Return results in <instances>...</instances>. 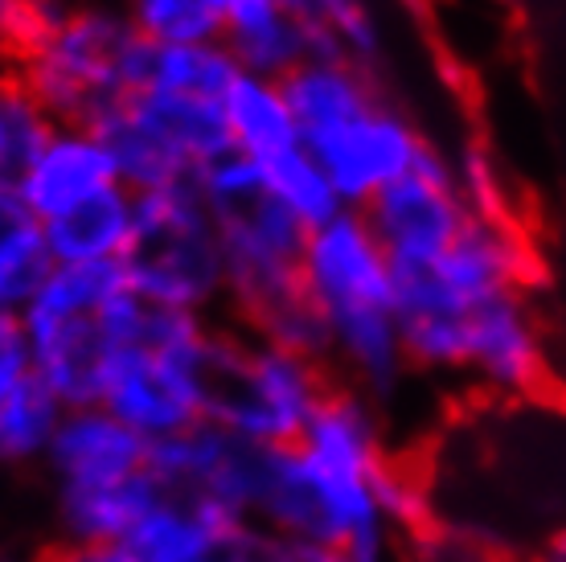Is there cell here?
<instances>
[{
	"label": "cell",
	"instance_id": "obj_1",
	"mask_svg": "<svg viewBox=\"0 0 566 562\" xmlns=\"http://www.w3.org/2000/svg\"><path fill=\"white\" fill-rule=\"evenodd\" d=\"M431 492L390 439V415L333 382L296 448L268 451L251 530L296 562H402L427 534Z\"/></svg>",
	"mask_w": 566,
	"mask_h": 562
},
{
	"label": "cell",
	"instance_id": "obj_2",
	"mask_svg": "<svg viewBox=\"0 0 566 562\" xmlns=\"http://www.w3.org/2000/svg\"><path fill=\"white\" fill-rule=\"evenodd\" d=\"M300 292L325 321L333 378L390 415L415 374L402 350L395 268L366 214L340 210L333 222L308 230Z\"/></svg>",
	"mask_w": 566,
	"mask_h": 562
},
{
	"label": "cell",
	"instance_id": "obj_3",
	"mask_svg": "<svg viewBox=\"0 0 566 562\" xmlns=\"http://www.w3.org/2000/svg\"><path fill=\"white\" fill-rule=\"evenodd\" d=\"M218 321L156 309L128 288L107 309L112 353L103 366L99 407L148 444H165L210 423Z\"/></svg>",
	"mask_w": 566,
	"mask_h": 562
},
{
	"label": "cell",
	"instance_id": "obj_4",
	"mask_svg": "<svg viewBox=\"0 0 566 562\" xmlns=\"http://www.w3.org/2000/svg\"><path fill=\"white\" fill-rule=\"evenodd\" d=\"M144 50L119 0H38L13 71L54 124H95L140 86Z\"/></svg>",
	"mask_w": 566,
	"mask_h": 562
},
{
	"label": "cell",
	"instance_id": "obj_5",
	"mask_svg": "<svg viewBox=\"0 0 566 562\" xmlns=\"http://www.w3.org/2000/svg\"><path fill=\"white\" fill-rule=\"evenodd\" d=\"M193 181L206 197L227 263V316L242 329H259L300 295L308 226L271 197L251 156H218Z\"/></svg>",
	"mask_w": 566,
	"mask_h": 562
},
{
	"label": "cell",
	"instance_id": "obj_6",
	"mask_svg": "<svg viewBox=\"0 0 566 562\" xmlns=\"http://www.w3.org/2000/svg\"><path fill=\"white\" fill-rule=\"evenodd\" d=\"M57 542H124L156 501L153 444L103 407H71L42 465Z\"/></svg>",
	"mask_w": 566,
	"mask_h": 562
},
{
	"label": "cell",
	"instance_id": "obj_7",
	"mask_svg": "<svg viewBox=\"0 0 566 562\" xmlns=\"http://www.w3.org/2000/svg\"><path fill=\"white\" fill-rule=\"evenodd\" d=\"M333 370L259 337L230 316L213 333L210 423L263 451L296 448L316 407L333 391Z\"/></svg>",
	"mask_w": 566,
	"mask_h": 562
},
{
	"label": "cell",
	"instance_id": "obj_8",
	"mask_svg": "<svg viewBox=\"0 0 566 562\" xmlns=\"http://www.w3.org/2000/svg\"><path fill=\"white\" fill-rule=\"evenodd\" d=\"M128 288L156 309L227 316V263L198 181L136 194V235L124 254Z\"/></svg>",
	"mask_w": 566,
	"mask_h": 562
},
{
	"label": "cell",
	"instance_id": "obj_9",
	"mask_svg": "<svg viewBox=\"0 0 566 562\" xmlns=\"http://www.w3.org/2000/svg\"><path fill=\"white\" fill-rule=\"evenodd\" d=\"M124 292V263H57L38 295L17 312L33 378L50 386L66 407H99L103 366L112 353L107 309Z\"/></svg>",
	"mask_w": 566,
	"mask_h": 562
},
{
	"label": "cell",
	"instance_id": "obj_10",
	"mask_svg": "<svg viewBox=\"0 0 566 562\" xmlns=\"http://www.w3.org/2000/svg\"><path fill=\"white\" fill-rule=\"evenodd\" d=\"M95 127L115 156L119 185L132 194L193 181L210 160L234 153L222 103L156 86H136L119 95L95 119Z\"/></svg>",
	"mask_w": 566,
	"mask_h": 562
},
{
	"label": "cell",
	"instance_id": "obj_11",
	"mask_svg": "<svg viewBox=\"0 0 566 562\" xmlns=\"http://www.w3.org/2000/svg\"><path fill=\"white\" fill-rule=\"evenodd\" d=\"M538 251L517 218H472L464 235L423 271H395L398 316L411 312H472L496 295L530 292Z\"/></svg>",
	"mask_w": 566,
	"mask_h": 562
},
{
	"label": "cell",
	"instance_id": "obj_12",
	"mask_svg": "<svg viewBox=\"0 0 566 562\" xmlns=\"http://www.w3.org/2000/svg\"><path fill=\"white\" fill-rule=\"evenodd\" d=\"M361 214L395 271L431 268L476 218L455 185L452 153H443L439 144H427L411 169L378 197H369Z\"/></svg>",
	"mask_w": 566,
	"mask_h": 562
},
{
	"label": "cell",
	"instance_id": "obj_13",
	"mask_svg": "<svg viewBox=\"0 0 566 562\" xmlns=\"http://www.w3.org/2000/svg\"><path fill=\"white\" fill-rule=\"evenodd\" d=\"M304 148L337 189L345 210H366L390 181H398L423 156L431 140L423 127L398 107L390 95H378L369 107L345 115L340 124L304 136Z\"/></svg>",
	"mask_w": 566,
	"mask_h": 562
},
{
	"label": "cell",
	"instance_id": "obj_14",
	"mask_svg": "<svg viewBox=\"0 0 566 562\" xmlns=\"http://www.w3.org/2000/svg\"><path fill=\"white\" fill-rule=\"evenodd\" d=\"M455 382L489 398H510V403L538 398L551 386L546 333L530 304V292L496 295L468 312Z\"/></svg>",
	"mask_w": 566,
	"mask_h": 562
},
{
	"label": "cell",
	"instance_id": "obj_15",
	"mask_svg": "<svg viewBox=\"0 0 566 562\" xmlns=\"http://www.w3.org/2000/svg\"><path fill=\"white\" fill-rule=\"evenodd\" d=\"M263 465H268V451L242 444L218 423H201L185 436L153 444V477L160 489L222 509L247 530L255 518Z\"/></svg>",
	"mask_w": 566,
	"mask_h": 562
},
{
	"label": "cell",
	"instance_id": "obj_16",
	"mask_svg": "<svg viewBox=\"0 0 566 562\" xmlns=\"http://www.w3.org/2000/svg\"><path fill=\"white\" fill-rule=\"evenodd\" d=\"M222 42L247 74L280 83L312 58L340 54L337 38L304 0H227Z\"/></svg>",
	"mask_w": 566,
	"mask_h": 562
},
{
	"label": "cell",
	"instance_id": "obj_17",
	"mask_svg": "<svg viewBox=\"0 0 566 562\" xmlns=\"http://www.w3.org/2000/svg\"><path fill=\"white\" fill-rule=\"evenodd\" d=\"M119 185L115 156L95 124H54L42 153L33 156L25 177L17 181V197L38 222H50L86 197Z\"/></svg>",
	"mask_w": 566,
	"mask_h": 562
},
{
	"label": "cell",
	"instance_id": "obj_18",
	"mask_svg": "<svg viewBox=\"0 0 566 562\" xmlns=\"http://www.w3.org/2000/svg\"><path fill=\"white\" fill-rule=\"evenodd\" d=\"M242 534L251 530L222 509L160 489L153 506L144 509V518L132 525V534L124 538V547L136 562H213Z\"/></svg>",
	"mask_w": 566,
	"mask_h": 562
},
{
	"label": "cell",
	"instance_id": "obj_19",
	"mask_svg": "<svg viewBox=\"0 0 566 562\" xmlns=\"http://www.w3.org/2000/svg\"><path fill=\"white\" fill-rule=\"evenodd\" d=\"M45 247L54 254V268L71 263H124L136 235V194L112 185L103 194L86 197L66 214L42 222Z\"/></svg>",
	"mask_w": 566,
	"mask_h": 562
},
{
	"label": "cell",
	"instance_id": "obj_20",
	"mask_svg": "<svg viewBox=\"0 0 566 562\" xmlns=\"http://www.w3.org/2000/svg\"><path fill=\"white\" fill-rule=\"evenodd\" d=\"M283 91H287L292 115H296L300 140L321 132V127L340 124L345 115L361 112L378 95H386L382 83L374 79V66L345 54L312 58V62L296 66L283 79Z\"/></svg>",
	"mask_w": 566,
	"mask_h": 562
},
{
	"label": "cell",
	"instance_id": "obj_21",
	"mask_svg": "<svg viewBox=\"0 0 566 562\" xmlns=\"http://www.w3.org/2000/svg\"><path fill=\"white\" fill-rule=\"evenodd\" d=\"M222 115H227L230 148L239 156H251L255 165L300 144L296 115L280 79H259L242 71L222 95Z\"/></svg>",
	"mask_w": 566,
	"mask_h": 562
},
{
	"label": "cell",
	"instance_id": "obj_22",
	"mask_svg": "<svg viewBox=\"0 0 566 562\" xmlns=\"http://www.w3.org/2000/svg\"><path fill=\"white\" fill-rule=\"evenodd\" d=\"M54 271L42 222L25 210L17 189H0V312H21Z\"/></svg>",
	"mask_w": 566,
	"mask_h": 562
},
{
	"label": "cell",
	"instance_id": "obj_23",
	"mask_svg": "<svg viewBox=\"0 0 566 562\" xmlns=\"http://www.w3.org/2000/svg\"><path fill=\"white\" fill-rule=\"evenodd\" d=\"M242 74L227 42H193V45H153L144 50L140 86L172 91V95H193L222 103L230 83Z\"/></svg>",
	"mask_w": 566,
	"mask_h": 562
},
{
	"label": "cell",
	"instance_id": "obj_24",
	"mask_svg": "<svg viewBox=\"0 0 566 562\" xmlns=\"http://www.w3.org/2000/svg\"><path fill=\"white\" fill-rule=\"evenodd\" d=\"M66 410L71 407L50 386L29 378L0 407V468H42Z\"/></svg>",
	"mask_w": 566,
	"mask_h": 562
},
{
	"label": "cell",
	"instance_id": "obj_25",
	"mask_svg": "<svg viewBox=\"0 0 566 562\" xmlns=\"http://www.w3.org/2000/svg\"><path fill=\"white\" fill-rule=\"evenodd\" d=\"M50 132L54 119L25 79L13 66H0V189H17Z\"/></svg>",
	"mask_w": 566,
	"mask_h": 562
},
{
	"label": "cell",
	"instance_id": "obj_26",
	"mask_svg": "<svg viewBox=\"0 0 566 562\" xmlns=\"http://www.w3.org/2000/svg\"><path fill=\"white\" fill-rule=\"evenodd\" d=\"M259 169H263V181H268L271 197H275L292 218H300V222L308 226V230L333 222V218L345 210L333 181H328L325 169L316 165V156H312L304 144H296V148H287V153H280V156H271Z\"/></svg>",
	"mask_w": 566,
	"mask_h": 562
},
{
	"label": "cell",
	"instance_id": "obj_27",
	"mask_svg": "<svg viewBox=\"0 0 566 562\" xmlns=\"http://www.w3.org/2000/svg\"><path fill=\"white\" fill-rule=\"evenodd\" d=\"M136 38L153 45L222 42L227 0H119Z\"/></svg>",
	"mask_w": 566,
	"mask_h": 562
},
{
	"label": "cell",
	"instance_id": "obj_28",
	"mask_svg": "<svg viewBox=\"0 0 566 562\" xmlns=\"http://www.w3.org/2000/svg\"><path fill=\"white\" fill-rule=\"evenodd\" d=\"M316 21L337 38L340 54L374 66L382 54V25L374 13V0H304Z\"/></svg>",
	"mask_w": 566,
	"mask_h": 562
},
{
	"label": "cell",
	"instance_id": "obj_29",
	"mask_svg": "<svg viewBox=\"0 0 566 562\" xmlns=\"http://www.w3.org/2000/svg\"><path fill=\"white\" fill-rule=\"evenodd\" d=\"M452 160H455V185L464 194L468 210L476 214V218H517L505 173L496 169L493 153L484 144H464Z\"/></svg>",
	"mask_w": 566,
	"mask_h": 562
},
{
	"label": "cell",
	"instance_id": "obj_30",
	"mask_svg": "<svg viewBox=\"0 0 566 562\" xmlns=\"http://www.w3.org/2000/svg\"><path fill=\"white\" fill-rule=\"evenodd\" d=\"M29 378H33V362H29V345H25V333H21V321H17L13 312H0V407H4Z\"/></svg>",
	"mask_w": 566,
	"mask_h": 562
},
{
	"label": "cell",
	"instance_id": "obj_31",
	"mask_svg": "<svg viewBox=\"0 0 566 562\" xmlns=\"http://www.w3.org/2000/svg\"><path fill=\"white\" fill-rule=\"evenodd\" d=\"M38 0H0V66H13L17 50L33 29Z\"/></svg>",
	"mask_w": 566,
	"mask_h": 562
},
{
	"label": "cell",
	"instance_id": "obj_32",
	"mask_svg": "<svg viewBox=\"0 0 566 562\" xmlns=\"http://www.w3.org/2000/svg\"><path fill=\"white\" fill-rule=\"evenodd\" d=\"M42 562H136L124 542H54L42 550Z\"/></svg>",
	"mask_w": 566,
	"mask_h": 562
},
{
	"label": "cell",
	"instance_id": "obj_33",
	"mask_svg": "<svg viewBox=\"0 0 566 562\" xmlns=\"http://www.w3.org/2000/svg\"><path fill=\"white\" fill-rule=\"evenodd\" d=\"M213 562H296V554L283 547V542H275V538L251 530V534H242L227 554H218Z\"/></svg>",
	"mask_w": 566,
	"mask_h": 562
},
{
	"label": "cell",
	"instance_id": "obj_34",
	"mask_svg": "<svg viewBox=\"0 0 566 562\" xmlns=\"http://www.w3.org/2000/svg\"><path fill=\"white\" fill-rule=\"evenodd\" d=\"M423 559V554H419ZM423 562H496L489 559L481 547H472V542H464V538L455 534H439L427 542V559Z\"/></svg>",
	"mask_w": 566,
	"mask_h": 562
},
{
	"label": "cell",
	"instance_id": "obj_35",
	"mask_svg": "<svg viewBox=\"0 0 566 562\" xmlns=\"http://www.w3.org/2000/svg\"><path fill=\"white\" fill-rule=\"evenodd\" d=\"M525 562H566V525H558V530H551V534L542 538Z\"/></svg>",
	"mask_w": 566,
	"mask_h": 562
},
{
	"label": "cell",
	"instance_id": "obj_36",
	"mask_svg": "<svg viewBox=\"0 0 566 562\" xmlns=\"http://www.w3.org/2000/svg\"><path fill=\"white\" fill-rule=\"evenodd\" d=\"M0 562H42V554H29V550H9V547H0Z\"/></svg>",
	"mask_w": 566,
	"mask_h": 562
}]
</instances>
